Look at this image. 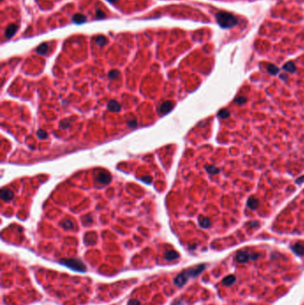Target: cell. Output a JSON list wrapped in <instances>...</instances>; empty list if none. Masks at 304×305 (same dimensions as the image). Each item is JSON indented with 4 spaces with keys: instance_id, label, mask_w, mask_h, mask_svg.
Here are the masks:
<instances>
[{
    "instance_id": "obj_14",
    "label": "cell",
    "mask_w": 304,
    "mask_h": 305,
    "mask_svg": "<svg viewBox=\"0 0 304 305\" xmlns=\"http://www.w3.org/2000/svg\"><path fill=\"white\" fill-rule=\"evenodd\" d=\"M268 72H269V73L270 74H272V75H274V74H277L278 73V69L276 67V66H274V65H269L268 67Z\"/></svg>"
},
{
    "instance_id": "obj_8",
    "label": "cell",
    "mask_w": 304,
    "mask_h": 305,
    "mask_svg": "<svg viewBox=\"0 0 304 305\" xmlns=\"http://www.w3.org/2000/svg\"><path fill=\"white\" fill-rule=\"evenodd\" d=\"M199 223L200 226L202 228H209L211 226V221L209 219H206V218H200L199 219Z\"/></svg>"
},
{
    "instance_id": "obj_20",
    "label": "cell",
    "mask_w": 304,
    "mask_h": 305,
    "mask_svg": "<svg viewBox=\"0 0 304 305\" xmlns=\"http://www.w3.org/2000/svg\"><path fill=\"white\" fill-rule=\"evenodd\" d=\"M206 170H207V171H208V172H210V173H217V172H219V170H217V169H216V168H214L213 166L207 167V168H206Z\"/></svg>"
},
{
    "instance_id": "obj_1",
    "label": "cell",
    "mask_w": 304,
    "mask_h": 305,
    "mask_svg": "<svg viewBox=\"0 0 304 305\" xmlns=\"http://www.w3.org/2000/svg\"><path fill=\"white\" fill-rule=\"evenodd\" d=\"M111 179L112 178L109 174H106L105 172H99L96 177V179L97 182H99L100 184H104V185L109 184L111 181Z\"/></svg>"
},
{
    "instance_id": "obj_19",
    "label": "cell",
    "mask_w": 304,
    "mask_h": 305,
    "mask_svg": "<svg viewBox=\"0 0 304 305\" xmlns=\"http://www.w3.org/2000/svg\"><path fill=\"white\" fill-rule=\"evenodd\" d=\"M96 17H97L98 19H103V18L105 17V13H104V12H103V11H101V10H99V9H97V10H96Z\"/></svg>"
},
{
    "instance_id": "obj_21",
    "label": "cell",
    "mask_w": 304,
    "mask_h": 305,
    "mask_svg": "<svg viewBox=\"0 0 304 305\" xmlns=\"http://www.w3.org/2000/svg\"><path fill=\"white\" fill-rule=\"evenodd\" d=\"M245 101H246V98H245V97H243V96L238 97V98L236 99V102H237V103L240 104V105H243V103H245Z\"/></svg>"
},
{
    "instance_id": "obj_17",
    "label": "cell",
    "mask_w": 304,
    "mask_h": 305,
    "mask_svg": "<svg viewBox=\"0 0 304 305\" xmlns=\"http://www.w3.org/2000/svg\"><path fill=\"white\" fill-rule=\"evenodd\" d=\"M119 71L118 70H111L110 72H109V78L110 79H116L118 76H119Z\"/></svg>"
},
{
    "instance_id": "obj_4",
    "label": "cell",
    "mask_w": 304,
    "mask_h": 305,
    "mask_svg": "<svg viewBox=\"0 0 304 305\" xmlns=\"http://www.w3.org/2000/svg\"><path fill=\"white\" fill-rule=\"evenodd\" d=\"M1 197L5 202H9L13 199V193L10 190V189H6V188H3L1 191Z\"/></svg>"
},
{
    "instance_id": "obj_10",
    "label": "cell",
    "mask_w": 304,
    "mask_h": 305,
    "mask_svg": "<svg viewBox=\"0 0 304 305\" xmlns=\"http://www.w3.org/2000/svg\"><path fill=\"white\" fill-rule=\"evenodd\" d=\"M47 49H48L47 44H42L37 48V52L40 54H45L47 52Z\"/></svg>"
},
{
    "instance_id": "obj_11",
    "label": "cell",
    "mask_w": 304,
    "mask_h": 305,
    "mask_svg": "<svg viewBox=\"0 0 304 305\" xmlns=\"http://www.w3.org/2000/svg\"><path fill=\"white\" fill-rule=\"evenodd\" d=\"M165 258L167 260H174L176 258H178V253L173 252V251H169V252H167L165 253Z\"/></svg>"
},
{
    "instance_id": "obj_3",
    "label": "cell",
    "mask_w": 304,
    "mask_h": 305,
    "mask_svg": "<svg viewBox=\"0 0 304 305\" xmlns=\"http://www.w3.org/2000/svg\"><path fill=\"white\" fill-rule=\"evenodd\" d=\"M17 29H18V26L16 24H10L6 30V33H5L6 37L8 38H12L14 35V33L17 31Z\"/></svg>"
},
{
    "instance_id": "obj_18",
    "label": "cell",
    "mask_w": 304,
    "mask_h": 305,
    "mask_svg": "<svg viewBox=\"0 0 304 305\" xmlns=\"http://www.w3.org/2000/svg\"><path fill=\"white\" fill-rule=\"evenodd\" d=\"M219 116L220 118H222V119H225V118H227L229 116V112L227 110H221L219 112Z\"/></svg>"
},
{
    "instance_id": "obj_2",
    "label": "cell",
    "mask_w": 304,
    "mask_h": 305,
    "mask_svg": "<svg viewBox=\"0 0 304 305\" xmlns=\"http://www.w3.org/2000/svg\"><path fill=\"white\" fill-rule=\"evenodd\" d=\"M64 263L66 265H68L69 267L72 268V269H84L85 267L84 265L80 262L79 260H64Z\"/></svg>"
},
{
    "instance_id": "obj_22",
    "label": "cell",
    "mask_w": 304,
    "mask_h": 305,
    "mask_svg": "<svg viewBox=\"0 0 304 305\" xmlns=\"http://www.w3.org/2000/svg\"><path fill=\"white\" fill-rule=\"evenodd\" d=\"M128 124L130 127H136V126H137V121L133 120L132 121H128Z\"/></svg>"
},
{
    "instance_id": "obj_9",
    "label": "cell",
    "mask_w": 304,
    "mask_h": 305,
    "mask_svg": "<svg viewBox=\"0 0 304 305\" xmlns=\"http://www.w3.org/2000/svg\"><path fill=\"white\" fill-rule=\"evenodd\" d=\"M259 205V201L255 198H250L248 200V206L252 209H256Z\"/></svg>"
},
{
    "instance_id": "obj_12",
    "label": "cell",
    "mask_w": 304,
    "mask_h": 305,
    "mask_svg": "<svg viewBox=\"0 0 304 305\" xmlns=\"http://www.w3.org/2000/svg\"><path fill=\"white\" fill-rule=\"evenodd\" d=\"M96 44H97L98 46H100V47H103V46L105 44V42H106V38H105L104 36H100V37L96 38Z\"/></svg>"
},
{
    "instance_id": "obj_24",
    "label": "cell",
    "mask_w": 304,
    "mask_h": 305,
    "mask_svg": "<svg viewBox=\"0 0 304 305\" xmlns=\"http://www.w3.org/2000/svg\"><path fill=\"white\" fill-rule=\"evenodd\" d=\"M107 1H109L110 3H115V2H117L118 0H107Z\"/></svg>"
},
{
    "instance_id": "obj_5",
    "label": "cell",
    "mask_w": 304,
    "mask_h": 305,
    "mask_svg": "<svg viewBox=\"0 0 304 305\" xmlns=\"http://www.w3.org/2000/svg\"><path fill=\"white\" fill-rule=\"evenodd\" d=\"M172 107H173V104L171 103L170 101H167V102H165V103H163V104L161 105V107H160V112H161L162 113H163V114H166V113H168V112L172 109Z\"/></svg>"
},
{
    "instance_id": "obj_6",
    "label": "cell",
    "mask_w": 304,
    "mask_h": 305,
    "mask_svg": "<svg viewBox=\"0 0 304 305\" xmlns=\"http://www.w3.org/2000/svg\"><path fill=\"white\" fill-rule=\"evenodd\" d=\"M108 109L112 112H119L121 109V105L117 101L111 100L108 104Z\"/></svg>"
},
{
    "instance_id": "obj_23",
    "label": "cell",
    "mask_w": 304,
    "mask_h": 305,
    "mask_svg": "<svg viewBox=\"0 0 304 305\" xmlns=\"http://www.w3.org/2000/svg\"><path fill=\"white\" fill-rule=\"evenodd\" d=\"M142 179L144 180L146 182H147V183H150L151 180H152V179H151L150 177H144V178H142Z\"/></svg>"
},
{
    "instance_id": "obj_7",
    "label": "cell",
    "mask_w": 304,
    "mask_h": 305,
    "mask_svg": "<svg viewBox=\"0 0 304 305\" xmlns=\"http://www.w3.org/2000/svg\"><path fill=\"white\" fill-rule=\"evenodd\" d=\"M86 20V16H84L83 14H80V13H77V14H75V15H73V17H72V22H75V23H78V24L85 22Z\"/></svg>"
},
{
    "instance_id": "obj_15",
    "label": "cell",
    "mask_w": 304,
    "mask_h": 305,
    "mask_svg": "<svg viewBox=\"0 0 304 305\" xmlns=\"http://www.w3.org/2000/svg\"><path fill=\"white\" fill-rule=\"evenodd\" d=\"M62 227H63L66 229H70L71 228H73V223H72L70 221H65L64 222H62Z\"/></svg>"
},
{
    "instance_id": "obj_16",
    "label": "cell",
    "mask_w": 304,
    "mask_h": 305,
    "mask_svg": "<svg viewBox=\"0 0 304 305\" xmlns=\"http://www.w3.org/2000/svg\"><path fill=\"white\" fill-rule=\"evenodd\" d=\"M37 135H38V137L39 138H41V139H45V138H47V136H48L47 133L46 131H43V130H41V129L38 130V133H37Z\"/></svg>"
},
{
    "instance_id": "obj_13",
    "label": "cell",
    "mask_w": 304,
    "mask_h": 305,
    "mask_svg": "<svg viewBox=\"0 0 304 305\" xmlns=\"http://www.w3.org/2000/svg\"><path fill=\"white\" fill-rule=\"evenodd\" d=\"M284 69L287 71H290V72H294L295 70V67L294 65L293 64V63H288L286 64L284 66Z\"/></svg>"
}]
</instances>
